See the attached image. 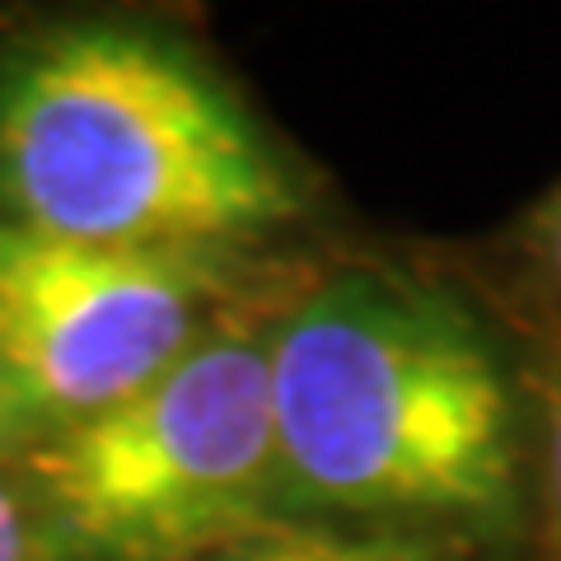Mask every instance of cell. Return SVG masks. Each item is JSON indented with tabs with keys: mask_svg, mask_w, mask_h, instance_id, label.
Listing matches in <instances>:
<instances>
[{
	"mask_svg": "<svg viewBox=\"0 0 561 561\" xmlns=\"http://www.w3.org/2000/svg\"><path fill=\"white\" fill-rule=\"evenodd\" d=\"M272 416L290 515L379 529L511 534L519 519L515 383L459 295L351 267L272 332Z\"/></svg>",
	"mask_w": 561,
	"mask_h": 561,
	"instance_id": "cell-1",
	"label": "cell"
},
{
	"mask_svg": "<svg viewBox=\"0 0 561 561\" xmlns=\"http://www.w3.org/2000/svg\"><path fill=\"white\" fill-rule=\"evenodd\" d=\"M295 210L290 173L257 122L164 33L84 20L0 61V216L192 257Z\"/></svg>",
	"mask_w": 561,
	"mask_h": 561,
	"instance_id": "cell-2",
	"label": "cell"
},
{
	"mask_svg": "<svg viewBox=\"0 0 561 561\" xmlns=\"http://www.w3.org/2000/svg\"><path fill=\"white\" fill-rule=\"evenodd\" d=\"M43 561H210L286 519L272 332L216 328L113 408L14 454Z\"/></svg>",
	"mask_w": 561,
	"mask_h": 561,
	"instance_id": "cell-3",
	"label": "cell"
},
{
	"mask_svg": "<svg viewBox=\"0 0 561 561\" xmlns=\"http://www.w3.org/2000/svg\"><path fill=\"white\" fill-rule=\"evenodd\" d=\"M202 267L0 216V383L24 440L113 408L206 337Z\"/></svg>",
	"mask_w": 561,
	"mask_h": 561,
	"instance_id": "cell-4",
	"label": "cell"
},
{
	"mask_svg": "<svg viewBox=\"0 0 561 561\" xmlns=\"http://www.w3.org/2000/svg\"><path fill=\"white\" fill-rule=\"evenodd\" d=\"M210 561H449V557L431 538L408 529H328V524L280 519Z\"/></svg>",
	"mask_w": 561,
	"mask_h": 561,
	"instance_id": "cell-5",
	"label": "cell"
},
{
	"mask_svg": "<svg viewBox=\"0 0 561 561\" xmlns=\"http://www.w3.org/2000/svg\"><path fill=\"white\" fill-rule=\"evenodd\" d=\"M0 561H43L28 511H24V496L5 468H0Z\"/></svg>",
	"mask_w": 561,
	"mask_h": 561,
	"instance_id": "cell-6",
	"label": "cell"
},
{
	"mask_svg": "<svg viewBox=\"0 0 561 561\" xmlns=\"http://www.w3.org/2000/svg\"><path fill=\"white\" fill-rule=\"evenodd\" d=\"M542 431H548V519L561 548V370L542 383Z\"/></svg>",
	"mask_w": 561,
	"mask_h": 561,
	"instance_id": "cell-7",
	"label": "cell"
},
{
	"mask_svg": "<svg viewBox=\"0 0 561 561\" xmlns=\"http://www.w3.org/2000/svg\"><path fill=\"white\" fill-rule=\"evenodd\" d=\"M534 253H538L542 272H548V280L561 295V187L552 192V202L542 206L538 220H534Z\"/></svg>",
	"mask_w": 561,
	"mask_h": 561,
	"instance_id": "cell-8",
	"label": "cell"
},
{
	"mask_svg": "<svg viewBox=\"0 0 561 561\" xmlns=\"http://www.w3.org/2000/svg\"><path fill=\"white\" fill-rule=\"evenodd\" d=\"M20 440H24L20 416H14L10 393H5V383H0V454H5V449H20Z\"/></svg>",
	"mask_w": 561,
	"mask_h": 561,
	"instance_id": "cell-9",
	"label": "cell"
}]
</instances>
